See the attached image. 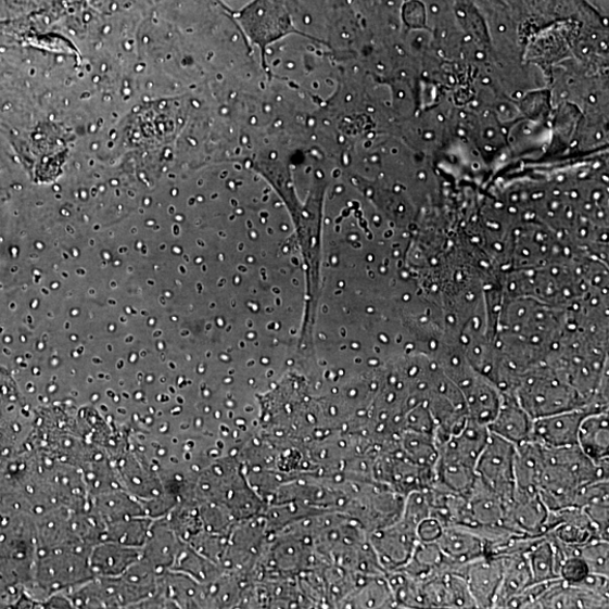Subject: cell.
I'll use <instances>...</instances> for the list:
<instances>
[{
    "mask_svg": "<svg viewBox=\"0 0 609 609\" xmlns=\"http://www.w3.org/2000/svg\"><path fill=\"white\" fill-rule=\"evenodd\" d=\"M511 393L533 420L566 411L587 410L585 399L547 365L521 375Z\"/></svg>",
    "mask_w": 609,
    "mask_h": 609,
    "instance_id": "cell-1",
    "label": "cell"
},
{
    "mask_svg": "<svg viewBox=\"0 0 609 609\" xmlns=\"http://www.w3.org/2000/svg\"><path fill=\"white\" fill-rule=\"evenodd\" d=\"M516 445L490 433L481 452L477 478L507 504L513 497Z\"/></svg>",
    "mask_w": 609,
    "mask_h": 609,
    "instance_id": "cell-2",
    "label": "cell"
},
{
    "mask_svg": "<svg viewBox=\"0 0 609 609\" xmlns=\"http://www.w3.org/2000/svg\"><path fill=\"white\" fill-rule=\"evenodd\" d=\"M588 413L579 409L534 419L530 441L549 449L578 446L579 427Z\"/></svg>",
    "mask_w": 609,
    "mask_h": 609,
    "instance_id": "cell-3",
    "label": "cell"
},
{
    "mask_svg": "<svg viewBox=\"0 0 609 609\" xmlns=\"http://www.w3.org/2000/svg\"><path fill=\"white\" fill-rule=\"evenodd\" d=\"M461 574L467 579L477 608H495L503 582V557L484 556L464 567Z\"/></svg>",
    "mask_w": 609,
    "mask_h": 609,
    "instance_id": "cell-4",
    "label": "cell"
},
{
    "mask_svg": "<svg viewBox=\"0 0 609 609\" xmlns=\"http://www.w3.org/2000/svg\"><path fill=\"white\" fill-rule=\"evenodd\" d=\"M547 517L548 510L538 495L515 491L512 499L506 504L504 525L520 535L543 536Z\"/></svg>",
    "mask_w": 609,
    "mask_h": 609,
    "instance_id": "cell-5",
    "label": "cell"
},
{
    "mask_svg": "<svg viewBox=\"0 0 609 609\" xmlns=\"http://www.w3.org/2000/svg\"><path fill=\"white\" fill-rule=\"evenodd\" d=\"M436 543L449 571L460 573L464 567L486 556L484 541L467 528H444Z\"/></svg>",
    "mask_w": 609,
    "mask_h": 609,
    "instance_id": "cell-6",
    "label": "cell"
},
{
    "mask_svg": "<svg viewBox=\"0 0 609 609\" xmlns=\"http://www.w3.org/2000/svg\"><path fill=\"white\" fill-rule=\"evenodd\" d=\"M502 393L499 410L496 418L487 426L489 432L513 445L529 442L531 440L533 419L521 408L513 393Z\"/></svg>",
    "mask_w": 609,
    "mask_h": 609,
    "instance_id": "cell-7",
    "label": "cell"
},
{
    "mask_svg": "<svg viewBox=\"0 0 609 609\" xmlns=\"http://www.w3.org/2000/svg\"><path fill=\"white\" fill-rule=\"evenodd\" d=\"M609 597L583 587L569 585L561 579L550 583L533 608H608Z\"/></svg>",
    "mask_w": 609,
    "mask_h": 609,
    "instance_id": "cell-8",
    "label": "cell"
},
{
    "mask_svg": "<svg viewBox=\"0 0 609 609\" xmlns=\"http://www.w3.org/2000/svg\"><path fill=\"white\" fill-rule=\"evenodd\" d=\"M526 556L534 584L560 579V568L564 561V555L557 538L550 535L537 537L526 550Z\"/></svg>",
    "mask_w": 609,
    "mask_h": 609,
    "instance_id": "cell-9",
    "label": "cell"
},
{
    "mask_svg": "<svg viewBox=\"0 0 609 609\" xmlns=\"http://www.w3.org/2000/svg\"><path fill=\"white\" fill-rule=\"evenodd\" d=\"M578 447L595 462H608V413H588L578 431Z\"/></svg>",
    "mask_w": 609,
    "mask_h": 609,
    "instance_id": "cell-10",
    "label": "cell"
},
{
    "mask_svg": "<svg viewBox=\"0 0 609 609\" xmlns=\"http://www.w3.org/2000/svg\"><path fill=\"white\" fill-rule=\"evenodd\" d=\"M500 557L504 560V574L495 608H504L511 597L534 584L526 553H515Z\"/></svg>",
    "mask_w": 609,
    "mask_h": 609,
    "instance_id": "cell-11",
    "label": "cell"
},
{
    "mask_svg": "<svg viewBox=\"0 0 609 609\" xmlns=\"http://www.w3.org/2000/svg\"><path fill=\"white\" fill-rule=\"evenodd\" d=\"M403 445L404 453L419 468L430 472L434 479V469H436L440 449L433 434L418 431L404 432Z\"/></svg>",
    "mask_w": 609,
    "mask_h": 609,
    "instance_id": "cell-12",
    "label": "cell"
},
{
    "mask_svg": "<svg viewBox=\"0 0 609 609\" xmlns=\"http://www.w3.org/2000/svg\"><path fill=\"white\" fill-rule=\"evenodd\" d=\"M561 546L564 558L579 557L586 563L591 573L608 576V540L594 537L584 544L567 545L561 543Z\"/></svg>",
    "mask_w": 609,
    "mask_h": 609,
    "instance_id": "cell-13",
    "label": "cell"
},
{
    "mask_svg": "<svg viewBox=\"0 0 609 609\" xmlns=\"http://www.w3.org/2000/svg\"><path fill=\"white\" fill-rule=\"evenodd\" d=\"M586 563L579 557H568L560 568V579L569 585H576L589 574Z\"/></svg>",
    "mask_w": 609,
    "mask_h": 609,
    "instance_id": "cell-14",
    "label": "cell"
},
{
    "mask_svg": "<svg viewBox=\"0 0 609 609\" xmlns=\"http://www.w3.org/2000/svg\"><path fill=\"white\" fill-rule=\"evenodd\" d=\"M444 526L437 519L428 517L418 526V536L421 542H436L441 536Z\"/></svg>",
    "mask_w": 609,
    "mask_h": 609,
    "instance_id": "cell-15",
    "label": "cell"
}]
</instances>
